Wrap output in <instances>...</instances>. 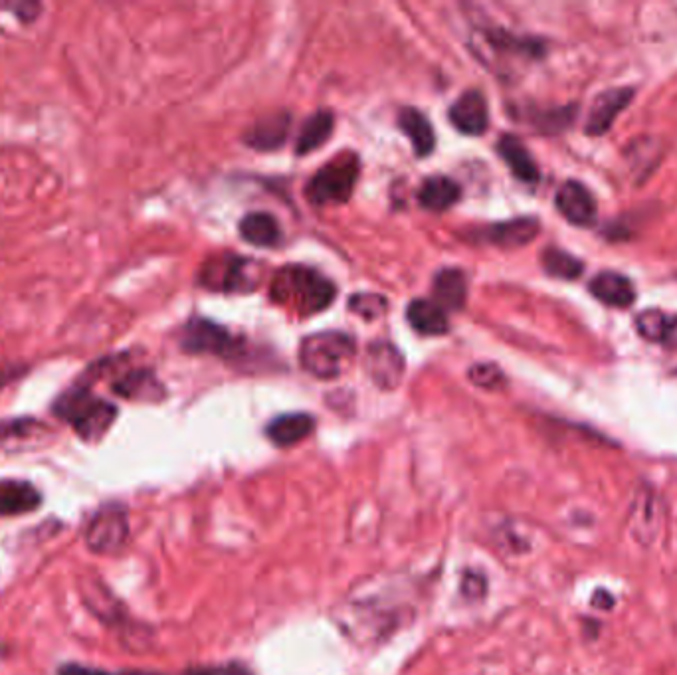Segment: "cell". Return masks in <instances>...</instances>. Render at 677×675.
I'll use <instances>...</instances> for the list:
<instances>
[{"mask_svg":"<svg viewBox=\"0 0 677 675\" xmlns=\"http://www.w3.org/2000/svg\"><path fill=\"white\" fill-rule=\"evenodd\" d=\"M335 293V286L325 276L303 266L282 268L270 288L274 303L286 305L299 315H313L327 309Z\"/></svg>","mask_w":677,"mask_h":675,"instance_id":"1","label":"cell"},{"mask_svg":"<svg viewBox=\"0 0 677 675\" xmlns=\"http://www.w3.org/2000/svg\"><path fill=\"white\" fill-rule=\"evenodd\" d=\"M357 343L351 335L341 331H325V333H313L305 337L299 345V363L303 371L309 375L331 381L341 377L353 357H355Z\"/></svg>","mask_w":677,"mask_h":675,"instance_id":"2","label":"cell"},{"mask_svg":"<svg viewBox=\"0 0 677 675\" xmlns=\"http://www.w3.org/2000/svg\"><path fill=\"white\" fill-rule=\"evenodd\" d=\"M56 414L70 422L84 440L94 442L111 428L117 408L111 402L90 394L86 388L76 386L58 400Z\"/></svg>","mask_w":677,"mask_h":675,"instance_id":"3","label":"cell"},{"mask_svg":"<svg viewBox=\"0 0 677 675\" xmlns=\"http://www.w3.org/2000/svg\"><path fill=\"white\" fill-rule=\"evenodd\" d=\"M359 175L361 163L357 155H337L313 175V179L305 187V196L313 206L343 204L353 196Z\"/></svg>","mask_w":677,"mask_h":675,"instance_id":"4","label":"cell"},{"mask_svg":"<svg viewBox=\"0 0 677 675\" xmlns=\"http://www.w3.org/2000/svg\"><path fill=\"white\" fill-rule=\"evenodd\" d=\"M200 282L210 290L250 291L258 282V268L248 260L224 256L202 268Z\"/></svg>","mask_w":677,"mask_h":675,"instance_id":"5","label":"cell"},{"mask_svg":"<svg viewBox=\"0 0 677 675\" xmlns=\"http://www.w3.org/2000/svg\"><path fill=\"white\" fill-rule=\"evenodd\" d=\"M181 347L194 355H220L228 357L238 351V341L230 335L228 329L208 321L194 317L181 333Z\"/></svg>","mask_w":677,"mask_h":675,"instance_id":"6","label":"cell"},{"mask_svg":"<svg viewBox=\"0 0 677 675\" xmlns=\"http://www.w3.org/2000/svg\"><path fill=\"white\" fill-rule=\"evenodd\" d=\"M127 535H129V523H127L125 511L115 505H109L101 509L92 519L88 533H86V541L94 553L111 555V553H117L125 545Z\"/></svg>","mask_w":677,"mask_h":675,"instance_id":"7","label":"cell"},{"mask_svg":"<svg viewBox=\"0 0 677 675\" xmlns=\"http://www.w3.org/2000/svg\"><path fill=\"white\" fill-rule=\"evenodd\" d=\"M660 529V501L652 487H640L630 505V531L632 537L642 543L650 545Z\"/></svg>","mask_w":677,"mask_h":675,"instance_id":"8","label":"cell"},{"mask_svg":"<svg viewBox=\"0 0 677 675\" xmlns=\"http://www.w3.org/2000/svg\"><path fill=\"white\" fill-rule=\"evenodd\" d=\"M452 125L466 135H482L489 125V109L482 92L470 90L450 107Z\"/></svg>","mask_w":677,"mask_h":675,"instance_id":"9","label":"cell"},{"mask_svg":"<svg viewBox=\"0 0 677 675\" xmlns=\"http://www.w3.org/2000/svg\"><path fill=\"white\" fill-rule=\"evenodd\" d=\"M555 204H557V210L575 226H590L596 218L594 196L577 181H567L557 191Z\"/></svg>","mask_w":677,"mask_h":675,"instance_id":"10","label":"cell"},{"mask_svg":"<svg viewBox=\"0 0 677 675\" xmlns=\"http://www.w3.org/2000/svg\"><path fill=\"white\" fill-rule=\"evenodd\" d=\"M367 365L373 381L383 388H394L402 381L404 357L392 343L377 341L369 345Z\"/></svg>","mask_w":677,"mask_h":675,"instance_id":"11","label":"cell"},{"mask_svg":"<svg viewBox=\"0 0 677 675\" xmlns=\"http://www.w3.org/2000/svg\"><path fill=\"white\" fill-rule=\"evenodd\" d=\"M632 97H634V90H630V88L608 90V92L596 97V101L592 103V109L588 113L586 133L588 135H604L612 127V123L620 115V111L632 101Z\"/></svg>","mask_w":677,"mask_h":675,"instance_id":"12","label":"cell"},{"mask_svg":"<svg viewBox=\"0 0 677 675\" xmlns=\"http://www.w3.org/2000/svg\"><path fill=\"white\" fill-rule=\"evenodd\" d=\"M636 331L642 339L664 347H677V315L662 309H646L636 317Z\"/></svg>","mask_w":677,"mask_h":675,"instance_id":"13","label":"cell"},{"mask_svg":"<svg viewBox=\"0 0 677 675\" xmlns=\"http://www.w3.org/2000/svg\"><path fill=\"white\" fill-rule=\"evenodd\" d=\"M291 117L288 113H274L258 123L252 125V129L246 133L244 141L246 145L258 149V151H274L284 145L290 133Z\"/></svg>","mask_w":677,"mask_h":675,"instance_id":"14","label":"cell"},{"mask_svg":"<svg viewBox=\"0 0 677 675\" xmlns=\"http://www.w3.org/2000/svg\"><path fill=\"white\" fill-rule=\"evenodd\" d=\"M541 226L535 218H517L501 224H493L484 230L485 242L497 244L501 248H519L535 240Z\"/></svg>","mask_w":677,"mask_h":675,"instance_id":"15","label":"cell"},{"mask_svg":"<svg viewBox=\"0 0 677 675\" xmlns=\"http://www.w3.org/2000/svg\"><path fill=\"white\" fill-rule=\"evenodd\" d=\"M406 317L410 327L420 335L438 337L446 335L450 329L444 307L430 299H414L406 309Z\"/></svg>","mask_w":677,"mask_h":675,"instance_id":"16","label":"cell"},{"mask_svg":"<svg viewBox=\"0 0 677 675\" xmlns=\"http://www.w3.org/2000/svg\"><path fill=\"white\" fill-rule=\"evenodd\" d=\"M497 153L505 161V165L511 169V173L523 181V183H537L539 181V167L533 161L531 153L525 149V145L513 137L503 135L497 143Z\"/></svg>","mask_w":677,"mask_h":675,"instance_id":"17","label":"cell"},{"mask_svg":"<svg viewBox=\"0 0 677 675\" xmlns=\"http://www.w3.org/2000/svg\"><path fill=\"white\" fill-rule=\"evenodd\" d=\"M315 428V420L309 414L303 412H295V414H284L278 416L276 420H272L266 428L268 438L282 448L288 446H295L301 440H305Z\"/></svg>","mask_w":677,"mask_h":675,"instance_id":"18","label":"cell"},{"mask_svg":"<svg viewBox=\"0 0 677 675\" xmlns=\"http://www.w3.org/2000/svg\"><path fill=\"white\" fill-rule=\"evenodd\" d=\"M398 125L406 133V137L410 139L414 153L418 157H428L434 151L436 135H434V129H432L428 117L422 111H418L414 107L402 109L400 115H398Z\"/></svg>","mask_w":677,"mask_h":675,"instance_id":"19","label":"cell"},{"mask_svg":"<svg viewBox=\"0 0 677 675\" xmlns=\"http://www.w3.org/2000/svg\"><path fill=\"white\" fill-rule=\"evenodd\" d=\"M590 293L612 307H628L636 299L632 282L616 272H602L590 282Z\"/></svg>","mask_w":677,"mask_h":675,"instance_id":"20","label":"cell"},{"mask_svg":"<svg viewBox=\"0 0 677 675\" xmlns=\"http://www.w3.org/2000/svg\"><path fill=\"white\" fill-rule=\"evenodd\" d=\"M242 238L258 248H272L280 242L282 230L278 220L268 212H250L240 222Z\"/></svg>","mask_w":677,"mask_h":675,"instance_id":"21","label":"cell"},{"mask_svg":"<svg viewBox=\"0 0 677 675\" xmlns=\"http://www.w3.org/2000/svg\"><path fill=\"white\" fill-rule=\"evenodd\" d=\"M40 493L34 485L18 480L0 482V515H22L40 505Z\"/></svg>","mask_w":677,"mask_h":675,"instance_id":"22","label":"cell"},{"mask_svg":"<svg viewBox=\"0 0 677 675\" xmlns=\"http://www.w3.org/2000/svg\"><path fill=\"white\" fill-rule=\"evenodd\" d=\"M434 295L436 303L444 309L458 311L464 307L468 299V282L466 276L456 268H444L434 278Z\"/></svg>","mask_w":677,"mask_h":675,"instance_id":"23","label":"cell"},{"mask_svg":"<svg viewBox=\"0 0 677 675\" xmlns=\"http://www.w3.org/2000/svg\"><path fill=\"white\" fill-rule=\"evenodd\" d=\"M462 196L460 185L450 177H430L424 181L418 200L426 210L444 212L452 208Z\"/></svg>","mask_w":677,"mask_h":675,"instance_id":"24","label":"cell"},{"mask_svg":"<svg viewBox=\"0 0 677 675\" xmlns=\"http://www.w3.org/2000/svg\"><path fill=\"white\" fill-rule=\"evenodd\" d=\"M335 127V117L329 111H317L313 113L305 125L301 127L299 135H297V143H295V153L297 155H307L317 151L319 147H323L327 143V139L331 137Z\"/></svg>","mask_w":677,"mask_h":675,"instance_id":"25","label":"cell"},{"mask_svg":"<svg viewBox=\"0 0 677 675\" xmlns=\"http://www.w3.org/2000/svg\"><path fill=\"white\" fill-rule=\"evenodd\" d=\"M113 388L123 398H135V400H155L163 396V386L157 383V379L149 371L127 373L123 379L115 383Z\"/></svg>","mask_w":677,"mask_h":675,"instance_id":"26","label":"cell"},{"mask_svg":"<svg viewBox=\"0 0 677 675\" xmlns=\"http://www.w3.org/2000/svg\"><path fill=\"white\" fill-rule=\"evenodd\" d=\"M543 268L547 274L561 280H575L582 274V264L575 256L551 248L543 254Z\"/></svg>","mask_w":677,"mask_h":675,"instance_id":"27","label":"cell"},{"mask_svg":"<svg viewBox=\"0 0 677 675\" xmlns=\"http://www.w3.org/2000/svg\"><path fill=\"white\" fill-rule=\"evenodd\" d=\"M349 309L365 321L379 319L388 309V301L379 293H355L349 297Z\"/></svg>","mask_w":677,"mask_h":675,"instance_id":"28","label":"cell"},{"mask_svg":"<svg viewBox=\"0 0 677 675\" xmlns=\"http://www.w3.org/2000/svg\"><path fill=\"white\" fill-rule=\"evenodd\" d=\"M470 381L474 385L482 386V388H489V390H495L499 386L505 383V377L501 373V369L493 363H478L470 369L468 373Z\"/></svg>","mask_w":677,"mask_h":675,"instance_id":"29","label":"cell"},{"mask_svg":"<svg viewBox=\"0 0 677 675\" xmlns=\"http://www.w3.org/2000/svg\"><path fill=\"white\" fill-rule=\"evenodd\" d=\"M127 675H157V674H143V672H133V674H127Z\"/></svg>","mask_w":677,"mask_h":675,"instance_id":"30","label":"cell"}]
</instances>
